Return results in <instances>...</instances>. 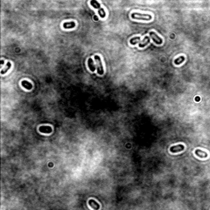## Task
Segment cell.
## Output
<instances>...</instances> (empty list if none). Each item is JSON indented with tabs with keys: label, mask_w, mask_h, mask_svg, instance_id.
<instances>
[{
	"label": "cell",
	"mask_w": 210,
	"mask_h": 210,
	"mask_svg": "<svg viewBox=\"0 0 210 210\" xmlns=\"http://www.w3.org/2000/svg\"><path fill=\"white\" fill-rule=\"evenodd\" d=\"M94 59L97 62V71H98V73L99 75H103V72H104V71H103V64H102L100 57L98 55H95Z\"/></svg>",
	"instance_id": "obj_3"
},
{
	"label": "cell",
	"mask_w": 210,
	"mask_h": 210,
	"mask_svg": "<svg viewBox=\"0 0 210 210\" xmlns=\"http://www.w3.org/2000/svg\"><path fill=\"white\" fill-rule=\"evenodd\" d=\"M131 17L135 20H144V21H149L152 19V17L149 14L144 13H138V12H134L131 14Z\"/></svg>",
	"instance_id": "obj_1"
},
{
	"label": "cell",
	"mask_w": 210,
	"mask_h": 210,
	"mask_svg": "<svg viewBox=\"0 0 210 210\" xmlns=\"http://www.w3.org/2000/svg\"><path fill=\"white\" fill-rule=\"evenodd\" d=\"M130 42H131V44H136L138 42H140V44H141V40H140V37H135V38H132L131 40H130Z\"/></svg>",
	"instance_id": "obj_12"
},
{
	"label": "cell",
	"mask_w": 210,
	"mask_h": 210,
	"mask_svg": "<svg viewBox=\"0 0 210 210\" xmlns=\"http://www.w3.org/2000/svg\"><path fill=\"white\" fill-rule=\"evenodd\" d=\"M184 61H185V57H184V56H181V57L176 58L174 62H175V64H176V65H179V64H181L182 62H184Z\"/></svg>",
	"instance_id": "obj_11"
},
{
	"label": "cell",
	"mask_w": 210,
	"mask_h": 210,
	"mask_svg": "<svg viewBox=\"0 0 210 210\" xmlns=\"http://www.w3.org/2000/svg\"><path fill=\"white\" fill-rule=\"evenodd\" d=\"M76 26V23L74 21H70V22H65L63 24V27L65 29H71Z\"/></svg>",
	"instance_id": "obj_7"
},
{
	"label": "cell",
	"mask_w": 210,
	"mask_h": 210,
	"mask_svg": "<svg viewBox=\"0 0 210 210\" xmlns=\"http://www.w3.org/2000/svg\"><path fill=\"white\" fill-rule=\"evenodd\" d=\"M3 63H4V61H3V59H2V60H1V64H2V65H3Z\"/></svg>",
	"instance_id": "obj_15"
},
{
	"label": "cell",
	"mask_w": 210,
	"mask_h": 210,
	"mask_svg": "<svg viewBox=\"0 0 210 210\" xmlns=\"http://www.w3.org/2000/svg\"><path fill=\"white\" fill-rule=\"evenodd\" d=\"M40 131L44 133H50L52 131V128L49 126H41L40 127Z\"/></svg>",
	"instance_id": "obj_8"
},
{
	"label": "cell",
	"mask_w": 210,
	"mask_h": 210,
	"mask_svg": "<svg viewBox=\"0 0 210 210\" xmlns=\"http://www.w3.org/2000/svg\"><path fill=\"white\" fill-rule=\"evenodd\" d=\"M90 4L92 5V7H94V8L98 9L99 16H100L102 18H104L105 16H106L105 11H104V9H103V8H101V6H100V4L99 3V2L95 1V0H92V1L90 2Z\"/></svg>",
	"instance_id": "obj_2"
},
{
	"label": "cell",
	"mask_w": 210,
	"mask_h": 210,
	"mask_svg": "<svg viewBox=\"0 0 210 210\" xmlns=\"http://www.w3.org/2000/svg\"><path fill=\"white\" fill-rule=\"evenodd\" d=\"M195 153L200 158H206L208 156V154L206 153L203 152V151H202V150H200V149H197V150L195 151Z\"/></svg>",
	"instance_id": "obj_10"
},
{
	"label": "cell",
	"mask_w": 210,
	"mask_h": 210,
	"mask_svg": "<svg viewBox=\"0 0 210 210\" xmlns=\"http://www.w3.org/2000/svg\"><path fill=\"white\" fill-rule=\"evenodd\" d=\"M149 34H150L151 38L153 39V42H154L155 44H163V40H162V39L160 38V37H159V36L157 35V34H156L155 32H153V31H150V32H149Z\"/></svg>",
	"instance_id": "obj_4"
},
{
	"label": "cell",
	"mask_w": 210,
	"mask_h": 210,
	"mask_svg": "<svg viewBox=\"0 0 210 210\" xmlns=\"http://www.w3.org/2000/svg\"><path fill=\"white\" fill-rule=\"evenodd\" d=\"M149 42H150V40H149V38L148 40H147L145 41V42L144 43V44H140V45H139V46H140V48H144V46H146V45L148 44Z\"/></svg>",
	"instance_id": "obj_14"
},
{
	"label": "cell",
	"mask_w": 210,
	"mask_h": 210,
	"mask_svg": "<svg viewBox=\"0 0 210 210\" xmlns=\"http://www.w3.org/2000/svg\"><path fill=\"white\" fill-rule=\"evenodd\" d=\"M11 67H12V64H11V62H7V67H6L5 69H3V70L1 71V74H2V75H4L6 72H8V71L11 68Z\"/></svg>",
	"instance_id": "obj_13"
},
{
	"label": "cell",
	"mask_w": 210,
	"mask_h": 210,
	"mask_svg": "<svg viewBox=\"0 0 210 210\" xmlns=\"http://www.w3.org/2000/svg\"><path fill=\"white\" fill-rule=\"evenodd\" d=\"M88 66H89V67H90V71H94V70H95V66H94V62H93L92 58H89V60H88Z\"/></svg>",
	"instance_id": "obj_9"
},
{
	"label": "cell",
	"mask_w": 210,
	"mask_h": 210,
	"mask_svg": "<svg viewBox=\"0 0 210 210\" xmlns=\"http://www.w3.org/2000/svg\"><path fill=\"white\" fill-rule=\"evenodd\" d=\"M21 85L23 86L24 88H25L26 90H31L33 85L31 82H28L27 81H21Z\"/></svg>",
	"instance_id": "obj_6"
},
{
	"label": "cell",
	"mask_w": 210,
	"mask_h": 210,
	"mask_svg": "<svg viewBox=\"0 0 210 210\" xmlns=\"http://www.w3.org/2000/svg\"><path fill=\"white\" fill-rule=\"evenodd\" d=\"M183 149H184V145H182V144H178V145L171 147L170 151L172 153H176V152H181Z\"/></svg>",
	"instance_id": "obj_5"
}]
</instances>
